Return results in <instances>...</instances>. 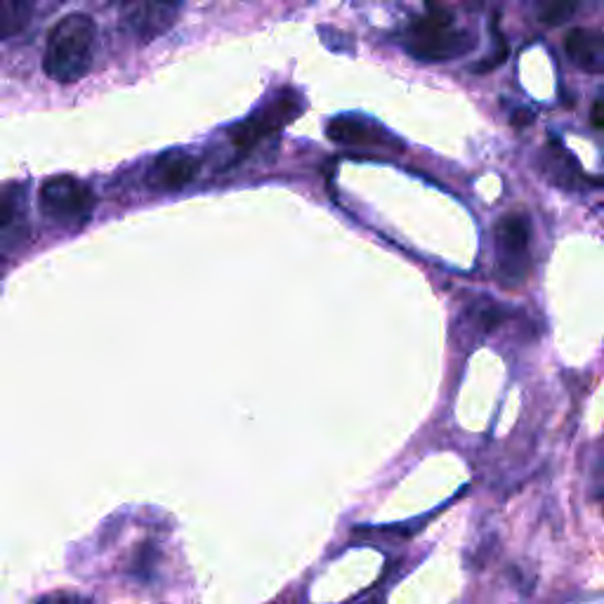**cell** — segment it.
I'll return each instance as SVG.
<instances>
[{"label": "cell", "instance_id": "3957f363", "mask_svg": "<svg viewBox=\"0 0 604 604\" xmlns=\"http://www.w3.org/2000/svg\"><path fill=\"white\" fill-rule=\"evenodd\" d=\"M93 206L95 197L91 187L71 175L50 177L41 187V208L48 218L58 222L81 225L91 218Z\"/></svg>", "mask_w": 604, "mask_h": 604}, {"label": "cell", "instance_id": "9c48e42d", "mask_svg": "<svg viewBox=\"0 0 604 604\" xmlns=\"http://www.w3.org/2000/svg\"><path fill=\"white\" fill-rule=\"evenodd\" d=\"M33 14V0H0V41L27 29Z\"/></svg>", "mask_w": 604, "mask_h": 604}, {"label": "cell", "instance_id": "ba28073f", "mask_svg": "<svg viewBox=\"0 0 604 604\" xmlns=\"http://www.w3.org/2000/svg\"><path fill=\"white\" fill-rule=\"evenodd\" d=\"M564 50L570 60L589 74L604 71V35L591 29H574L566 33Z\"/></svg>", "mask_w": 604, "mask_h": 604}, {"label": "cell", "instance_id": "8fae6325", "mask_svg": "<svg viewBox=\"0 0 604 604\" xmlns=\"http://www.w3.org/2000/svg\"><path fill=\"white\" fill-rule=\"evenodd\" d=\"M491 35H493V52H491V55L487 60L475 64V69H472L475 74H487V71H493L496 66H501L508 60V55H510L508 41L503 39V33L499 29V22H496V17H493V22H491Z\"/></svg>", "mask_w": 604, "mask_h": 604}, {"label": "cell", "instance_id": "6da1fadb", "mask_svg": "<svg viewBox=\"0 0 604 604\" xmlns=\"http://www.w3.org/2000/svg\"><path fill=\"white\" fill-rule=\"evenodd\" d=\"M95 33L97 27L87 14H66L48 39L43 58L45 74L58 83L81 81L93 66Z\"/></svg>", "mask_w": 604, "mask_h": 604}, {"label": "cell", "instance_id": "9a60e30c", "mask_svg": "<svg viewBox=\"0 0 604 604\" xmlns=\"http://www.w3.org/2000/svg\"><path fill=\"white\" fill-rule=\"evenodd\" d=\"M591 121H593V126H595L597 131H604V97L597 100V102L593 104Z\"/></svg>", "mask_w": 604, "mask_h": 604}, {"label": "cell", "instance_id": "8992f818", "mask_svg": "<svg viewBox=\"0 0 604 604\" xmlns=\"http://www.w3.org/2000/svg\"><path fill=\"white\" fill-rule=\"evenodd\" d=\"M199 175V162L187 152L173 149L154 162L149 173V185L158 191H180Z\"/></svg>", "mask_w": 604, "mask_h": 604}, {"label": "cell", "instance_id": "2e32d148", "mask_svg": "<svg viewBox=\"0 0 604 604\" xmlns=\"http://www.w3.org/2000/svg\"><path fill=\"white\" fill-rule=\"evenodd\" d=\"M531 121H534V116H531V114H529V112H524V110L512 114V123H514V126H529Z\"/></svg>", "mask_w": 604, "mask_h": 604}, {"label": "cell", "instance_id": "5b68a950", "mask_svg": "<svg viewBox=\"0 0 604 604\" xmlns=\"http://www.w3.org/2000/svg\"><path fill=\"white\" fill-rule=\"evenodd\" d=\"M300 114H302L300 95L293 91H283L268 106H264V110L239 123V126L232 131L235 147L239 152L253 149L264 137L281 131L283 126H289V123L295 121Z\"/></svg>", "mask_w": 604, "mask_h": 604}, {"label": "cell", "instance_id": "7c38bea8", "mask_svg": "<svg viewBox=\"0 0 604 604\" xmlns=\"http://www.w3.org/2000/svg\"><path fill=\"white\" fill-rule=\"evenodd\" d=\"M475 319H477V326L482 329V331H493L496 326L503 324L506 314H503V310H499V308L487 305V308H479V312H477Z\"/></svg>", "mask_w": 604, "mask_h": 604}, {"label": "cell", "instance_id": "277c9868", "mask_svg": "<svg viewBox=\"0 0 604 604\" xmlns=\"http://www.w3.org/2000/svg\"><path fill=\"white\" fill-rule=\"evenodd\" d=\"M531 222L522 212H512L496 225V253H499V274L510 283H522L529 274Z\"/></svg>", "mask_w": 604, "mask_h": 604}, {"label": "cell", "instance_id": "4fadbf2b", "mask_svg": "<svg viewBox=\"0 0 604 604\" xmlns=\"http://www.w3.org/2000/svg\"><path fill=\"white\" fill-rule=\"evenodd\" d=\"M121 3L131 6V3H137V0H121ZM180 3H183V0H145V3H142L139 8H142V10H147V8L152 6L156 14H162V12H166L168 8L173 10V8H177V6H180ZM142 10H139V12H142Z\"/></svg>", "mask_w": 604, "mask_h": 604}, {"label": "cell", "instance_id": "5bb4252c", "mask_svg": "<svg viewBox=\"0 0 604 604\" xmlns=\"http://www.w3.org/2000/svg\"><path fill=\"white\" fill-rule=\"evenodd\" d=\"M14 220V206L8 197H3V194H0V232H3V229Z\"/></svg>", "mask_w": 604, "mask_h": 604}, {"label": "cell", "instance_id": "52a82bcc", "mask_svg": "<svg viewBox=\"0 0 604 604\" xmlns=\"http://www.w3.org/2000/svg\"><path fill=\"white\" fill-rule=\"evenodd\" d=\"M326 135L333 142H337V145H347V147H378L387 142V133L378 126V123L362 116L333 118L329 123Z\"/></svg>", "mask_w": 604, "mask_h": 604}, {"label": "cell", "instance_id": "7a4b0ae2", "mask_svg": "<svg viewBox=\"0 0 604 604\" xmlns=\"http://www.w3.org/2000/svg\"><path fill=\"white\" fill-rule=\"evenodd\" d=\"M428 14L416 20L408 39V52L420 62H449L475 48V35L454 29L451 10L439 0H425Z\"/></svg>", "mask_w": 604, "mask_h": 604}, {"label": "cell", "instance_id": "30bf717a", "mask_svg": "<svg viewBox=\"0 0 604 604\" xmlns=\"http://www.w3.org/2000/svg\"><path fill=\"white\" fill-rule=\"evenodd\" d=\"M579 3L581 0H534L539 20L548 27H560L570 22L579 10Z\"/></svg>", "mask_w": 604, "mask_h": 604}]
</instances>
